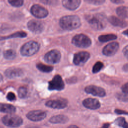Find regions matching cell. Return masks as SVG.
I'll return each mask as SVG.
<instances>
[{"label": "cell", "instance_id": "7402d4cb", "mask_svg": "<svg viewBox=\"0 0 128 128\" xmlns=\"http://www.w3.org/2000/svg\"><path fill=\"white\" fill-rule=\"evenodd\" d=\"M117 36L114 34H108L101 35L98 36V40L102 42H105L116 39Z\"/></svg>", "mask_w": 128, "mask_h": 128}, {"label": "cell", "instance_id": "7c38bea8", "mask_svg": "<svg viewBox=\"0 0 128 128\" xmlns=\"http://www.w3.org/2000/svg\"><path fill=\"white\" fill-rule=\"evenodd\" d=\"M68 105V101L66 99H58L54 100H50L46 102V106L56 109H62L65 108Z\"/></svg>", "mask_w": 128, "mask_h": 128}, {"label": "cell", "instance_id": "603a6c76", "mask_svg": "<svg viewBox=\"0 0 128 128\" xmlns=\"http://www.w3.org/2000/svg\"><path fill=\"white\" fill-rule=\"evenodd\" d=\"M37 68L41 72H48L53 70V68L50 66H46L42 64H38L36 66Z\"/></svg>", "mask_w": 128, "mask_h": 128}, {"label": "cell", "instance_id": "4316f807", "mask_svg": "<svg viewBox=\"0 0 128 128\" xmlns=\"http://www.w3.org/2000/svg\"><path fill=\"white\" fill-rule=\"evenodd\" d=\"M28 94V89L25 86H20L18 90V95L20 98H24Z\"/></svg>", "mask_w": 128, "mask_h": 128}, {"label": "cell", "instance_id": "5b68a950", "mask_svg": "<svg viewBox=\"0 0 128 128\" xmlns=\"http://www.w3.org/2000/svg\"><path fill=\"white\" fill-rule=\"evenodd\" d=\"M3 124L10 128H17L22 124V119L19 116L13 114H8L2 118Z\"/></svg>", "mask_w": 128, "mask_h": 128}, {"label": "cell", "instance_id": "277c9868", "mask_svg": "<svg viewBox=\"0 0 128 128\" xmlns=\"http://www.w3.org/2000/svg\"><path fill=\"white\" fill-rule=\"evenodd\" d=\"M72 43L76 46L80 48H86L92 44L91 40L84 34L76 35L72 39Z\"/></svg>", "mask_w": 128, "mask_h": 128}, {"label": "cell", "instance_id": "ac0fdd59", "mask_svg": "<svg viewBox=\"0 0 128 128\" xmlns=\"http://www.w3.org/2000/svg\"><path fill=\"white\" fill-rule=\"evenodd\" d=\"M22 70L19 68H11L7 69L5 72L6 76L9 78H14L22 75Z\"/></svg>", "mask_w": 128, "mask_h": 128}, {"label": "cell", "instance_id": "74e56055", "mask_svg": "<svg viewBox=\"0 0 128 128\" xmlns=\"http://www.w3.org/2000/svg\"><path fill=\"white\" fill-rule=\"evenodd\" d=\"M122 69L124 72H128V63L125 64L123 67H122Z\"/></svg>", "mask_w": 128, "mask_h": 128}, {"label": "cell", "instance_id": "f35d334b", "mask_svg": "<svg viewBox=\"0 0 128 128\" xmlns=\"http://www.w3.org/2000/svg\"><path fill=\"white\" fill-rule=\"evenodd\" d=\"M109 126H110V124L106 123V124H104L100 128H108Z\"/></svg>", "mask_w": 128, "mask_h": 128}, {"label": "cell", "instance_id": "7bdbcfd3", "mask_svg": "<svg viewBox=\"0 0 128 128\" xmlns=\"http://www.w3.org/2000/svg\"><path fill=\"white\" fill-rule=\"evenodd\" d=\"M0 128H2V126H0Z\"/></svg>", "mask_w": 128, "mask_h": 128}, {"label": "cell", "instance_id": "e575fe53", "mask_svg": "<svg viewBox=\"0 0 128 128\" xmlns=\"http://www.w3.org/2000/svg\"><path fill=\"white\" fill-rule=\"evenodd\" d=\"M114 112L118 114H128V112H127L119 109H116Z\"/></svg>", "mask_w": 128, "mask_h": 128}, {"label": "cell", "instance_id": "e0dca14e", "mask_svg": "<svg viewBox=\"0 0 128 128\" xmlns=\"http://www.w3.org/2000/svg\"><path fill=\"white\" fill-rule=\"evenodd\" d=\"M80 0H62V4L64 8L70 10H74L80 5Z\"/></svg>", "mask_w": 128, "mask_h": 128}, {"label": "cell", "instance_id": "30bf717a", "mask_svg": "<svg viewBox=\"0 0 128 128\" xmlns=\"http://www.w3.org/2000/svg\"><path fill=\"white\" fill-rule=\"evenodd\" d=\"M46 112L42 110H32L26 114L28 118L34 122L40 121L44 120L46 117Z\"/></svg>", "mask_w": 128, "mask_h": 128}, {"label": "cell", "instance_id": "4dcf8cb0", "mask_svg": "<svg viewBox=\"0 0 128 128\" xmlns=\"http://www.w3.org/2000/svg\"><path fill=\"white\" fill-rule=\"evenodd\" d=\"M42 3L49 6H56L58 4V0H40Z\"/></svg>", "mask_w": 128, "mask_h": 128}, {"label": "cell", "instance_id": "f546056e", "mask_svg": "<svg viewBox=\"0 0 128 128\" xmlns=\"http://www.w3.org/2000/svg\"><path fill=\"white\" fill-rule=\"evenodd\" d=\"M9 3L16 7L21 6L24 3V0H8Z\"/></svg>", "mask_w": 128, "mask_h": 128}, {"label": "cell", "instance_id": "2e32d148", "mask_svg": "<svg viewBox=\"0 0 128 128\" xmlns=\"http://www.w3.org/2000/svg\"><path fill=\"white\" fill-rule=\"evenodd\" d=\"M108 20L112 25L115 26H118L120 28H125L126 26L127 22L123 20H122L119 18L115 16H110L108 18Z\"/></svg>", "mask_w": 128, "mask_h": 128}, {"label": "cell", "instance_id": "1f68e13d", "mask_svg": "<svg viewBox=\"0 0 128 128\" xmlns=\"http://www.w3.org/2000/svg\"><path fill=\"white\" fill-rule=\"evenodd\" d=\"M84 1L90 4L98 6L103 4L105 0H84Z\"/></svg>", "mask_w": 128, "mask_h": 128}, {"label": "cell", "instance_id": "5bb4252c", "mask_svg": "<svg viewBox=\"0 0 128 128\" xmlns=\"http://www.w3.org/2000/svg\"><path fill=\"white\" fill-rule=\"evenodd\" d=\"M28 28L32 32L36 34H39L42 32L44 30V25L40 21L36 20H31L28 24Z\"/></svg>", "mask_w": 128, "mask_h": 128}, {"label": "cell", "instance_id": "83f0119b", "mask_svg": "<svg viewBox=\"0 0 128 128\" xmlns=\"http://www.w3.org/2000/svg\"><path fill=\"white\" fill-rule=\"evenodd\" d=\"M104 66V64L101 62H97L93 66L92 68V72L97 73L100 72Z\"/></svg>", "mask_w": 128, "mask_h": 128}, {"label": "cell", "instance_id": "8fae6325", "mask_svg": "<svg viewBox=\"0 0 128 128\" xmlns=\"http://www.w3.org/2000/svg\"><path fill=\"white\" fill-rule=\"evenodd\" d=\"M84 90L87 94H91L94 96L102 97L106 95L105 90L102 88L96 86H88L85 88Z\"/></svg>", "mask_w": 128, "mask_h": 128}, {"label": "cell", "instance_id": "cb8c5ba5", "mask_svg": "<svg viewBox=\"0 0 128 128\" xmlns=\"http://www.w3.org/2000/svg\"><path fill=\"white\" fill-rule=\"evenodd\" d=\"M115 122L117 125L122 128H128V123L124 118L120 117L117 118L115 120Z\"/></svg>", "mask_w": 128, "mask_h": 128}, {"label": "cell", "instance_id": "9c48e42d", "mask_svg": "<svg viewBox=\"0 0 128 128\" xmlns=\"http://www.w3.org/2000/svg\"><path fill=\"white\" fill-rule=\"evenodd\" d=\"M30 12L34 16L38 18H46L48 14V10L44 8L38 4L32 6L30 8Z\"/></svg>", "mask_w": 128, "mask_h": 128}, {"label": "cell", "instance_id": "d590c367", "mask_svg": "<svg viewBox=\"0 0 128 128\" xmlns=\"http://www.w3.org/2000/svg\"><path fill=\"white\" fill-rule=\"evenodd\" d=\"M122 52L124 54V56L128 60V45L126 46L123 50H122Z\"/></svg>", "mask_w": 128, "mask_h": 128}, {"label": "cell", "instance_id": "52a82bcc", "mask_svg": "<svg viewBox=\"0 0 128 128\" xmlns=\"http://www.w3.org/2000/svg\"><path fill=\"white\" fill-rule=\"evenodd\" d=\"M60 56H61L60 52L54 50L47 52L44 56V59L47 62L54 64L59 62L60 59Z\"/></svg>", "mask_w": 128, "mask_h": 128}, {"label": "cell", "instance_id": "b9f144b4", "mask_svg": "<svg viewBox=\"0 0 128 128\" xmlns=\"http://www.w3.org/2000/svg\"><path fill=\"white\" fill-rule=\"evenodd\" d=\"M2 80V76L0 74V82H1Z\"/></svg>", "mask_w": 128, "mask_h": 128}, {"label": "cell", "instance_id": "836d02e7", "mask_svg": "<svg viewBox=\"0 0 128 128\" xmlns=\"http://www.w3.org/2000/svg\"><path fill=\"white\" fill-rule=\"evenodd\" d=\"M122 90L124 93L128 94V82L126 83L122 86Z\"/></svg>", "mask_w": 128, "mask_h": 128}, {"label": "cell", "instance_id": "8992f818", "mask_svg": "<svg viewBox=\"0 0 128 128\" xmlns=\"http://www.w3.org/2000/svg\"><path fill=\"white\" fill-rule=\"evenodd\" d=\"M64 81L60 75L55 76L48 82V89L50 90H61L64 89Z\"/></svg>", "mask_w": 128, "mask_h": 128}, {"label": "cell", "instance_id": "8d00e7d4", "mask_svg": "<svg viewBox=\"0 0 128 128\" xmlns=\"http://www.w3.org/2000/svg\"><path fill=\"white\" fill-rule=\"evenodd\" d=\"M112 2L116 4H122L124 2V0H110Z\"/></svg>", "mask_w": 128, "mask_h": 128}, {"label": "cell", "instance_id": "6da1fadb", "mask_svg": "<svg viewBox=\"0 0 128 128\" xmlns=\"http://www.w3.org/2000/svg\"><path fill=\"white\" fill-rule=\"evenodd\" d=\"M86 19L92 28L96 30H103L107 24L108 18L104 14L101 13L88 15Z\"/></svg>", "mask_w": 128, "mask_h": 128}, {"label": "cell", "instance_id": "ffe728a7", "mask_svg": "<svg viewBox=\"0 0 128 128\" xmlns=\"http://www.w3.org/2000/svg\"><path fill=\"white\" fill-rule=\"evenodd\" d=\"M16 108L10 104L0 103V112L12 114L16 112Z\"/></svg>", "mask_w": 128, "mask_h": 128}, {"label": "cell", "instance_id": "3957f363", "mask_svg": "<svg viewBox=\"0 0 128 128\" xmlns=\"http://www.w3.org/2000/svg\"><path fill=\"white\" fill-rule=\"evenodd\" d=\"M38 50V44L34 41H30L22 46L20 50V53L24 56H30L36 53Z\"/></svg>", "mask_w": 128, "mask_h": 128}, {"label": "cell", "instance_id": "7a4b0ae2", "mask_svg": "<svg viewBox=\"0 0 128 128\" xmlns=\"http://www.w3.org/2000/svg\"><path fill=\"white\" fill-rule=\"evenodd\" d=\"M80 24L81 22L79 17L76 15L64 16L60 20V27L68 30L76 29L79 28Z\"/></svg>", "mask_w": 128, "mask_h": 128}, {"label": "cell", "instance_id": "60d3db41", "mask_svg": "<svg viewBox=\"0 0 128 128\" xmlns=\"http://www.w3.org/2000/svg\"><path fill=\"white\" fill-rule=\"evenodd\" d=\"M68 128H79L75 125H71V126H70Z\"/></svg>", "mask_w": 128, "mask_h": 128}, {"label": "cell", "instance_id": "d6986e66", "mask_svg": "<svg viewBox=\"0 0 128 128\" xmlns=\"http://www.w3.org/2000/svg\"><path fill=\"white\" fill-rule=\"evenodd\" d=\"M68 120V118L63 114H59L51 117L49 120L50 122L53 124H65Z\"/></svg>", "mask_w": 128, "mask_h": 128}, {"label": "cell", "instance_id": "484cf974", "mask_svg": "<svg viewBox=\"0 0 128 128\" xmlns=\"http://www.w3.org/2000/svg\"><path fill=\"white\" fill-rule=\"evenodd\" d=\"M26 36V34L24 32H16L14 34H13L11 36H9L6 37H2L0 38V40H4V39H8V38H24Z\"/></svg>", "mask_w": 128, "mask_h": 128}, {"label": "cell", "instance_id": "d4e9b609", "mask_svg": "<svg viewBox=\"0 0 128 128\" xmlns=\"http://www.w3.org/2000/svg\"><path fill=\"white\" fill-rule=\"evenodd\" d=\"M4 56L6 59L12 60L15 58L16 56V53L15 51L12 50H8L4 51Z\"/></svg>", "mask_w": 128, "mask_h": 128}, {"label": "cell", "instance_id": "ba28073f", "mask_svg": "<svg viewBox=\"0 0 128 128\" xmlns=\"http://www.w3.org/2000/svg\"><path fill=\"white\" fill-rule=\"evenodd\" d=\"M90 54L86 52H80L76 53L74 56L73 62L77 66H82L89 59Z\"/></svg>", "mask_w": 128, "mask_h": 128}, {"label": "cell", "instance_id": "4fadbf2b", "mask_svg": "<svg viewBox=\"0 0 128 128\" xmlns=\"http://www.w3.org/2000/svg\"><path fill=\"white\" fill-rule=\"evenodd\" d=\"M119 48V44L117 42H112L106 45L102 50L104 55L108 56H114Z\"/></svg>", "mask_w": 128, "mask_h": 128}, {"label": "cell", "instance_id": "d6a6232c", "mask_svg": "<svg viewBox=\"0 0 128 128\" xmlns=\"http://www.w3.org/2000/svg\"><path fill=\"white\" fill-rule=\"evenodd\" d=\"M6 98L10 101H13L16 100V96L12 92H9L6 96Z\"/></svg>", "mask_w": 128, "mask_h": 128}, {"label": "cell", "instance_id": "ab89813d", "mask_svg": "<svg viewBox=\"0 0 128 128\" xmlns=\"http://www.w3.org/2000/svg\"><path fill=\"white\" fill-rule=\"evenodd\" d=\"M122 34H124V35H126V36H128V30H126L122 32Z\"/></svg>", "mask_w": 128, "mask_h": 128}, {"label": "cell", "instance_id": "9a60e30c", "mask_svg": "<svg viewBox=\"0 0 128 128\" xmlns=\"http://www.w3.org/2000/svg\"><path fill=\"white\" fill-rule=\"evenodd\" d=\"M82 104L85 108L90 110L98 109L100 106V102L98 100L92 98H88L84 100L82 102Z\"/></svg>", "mask_w": 128, "mask_h": 128}, {"label": "cell", "instance_id": "f1b7e54d", "mask_svg": "<svg viewBox=\"0 0 128 128\" xmlns=\"http://www.w3.org/2000/svg\"><path fill=\"white\" fill-rule=\"evenodd\" d=\"M116 98L122 102H128V94L118 93L116 94Z\"/></svg>", "mask_w": 128, "mask_h": 128}, {"label": "cell", "instance_id": "44dd1931", "mask_svg": "<svg viewBox=\"0 0 128 128\" xmlns=\"http://www.w3.org/2000/svg\"><path fill=\"white\" fill-rule=\"evenodd\" d=\"M117 14L122 18H126L128 16V8L124 6L118 7L116 10Z\"/></svg>", "mask_w": 128, "mask_h": 128}]
</instances>
